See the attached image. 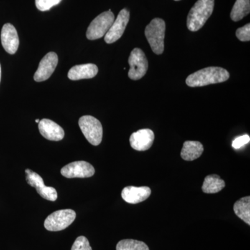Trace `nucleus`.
<instances>
[{
	"instance_id": "nucleus-12",
	"label": "nucleus",
	"mask_w": 250,
	"mask_h": 250,
	"mask_svg": "<svg viewBox=\"0 0 250 250\" xmlns=\"http://www.w3.org/2000/svg\"><path fill=\"white\" fill-rule=\"evenodd\" d=\"M154 141V134L149 129H140L130 136L131 147L137 151H146L152 147Z\"/></svg>"
},
{
	"instance_id": "nucleus-13",
	"label": "nucleus",
	"mask_w": 250,
	"mask_h": 250,
	"mask_svg": "<svg viewBox=\"0 0 250 250\" xmlns=\"http://www.w3.org/2000/svg\"><path fill=\"white\" fill-rule=\"evenodd\" d=\"M1 45L7 53L14 54L19 47V38L14 25L6 23L3 26L1 32Z\"/></svg>"
},
{
	"instance_id": "nucleus-19",
	"label": "nucleus",
	"mask_w": 250,
	"mask_h": 250,
	"mask_svg": "<svg viewBox=\"0 0 250 250\" xmlns=\"http://www.w3.org/2000/svg\"><path fill=\"white\" fill-rule=\"evenodd\" d=\"M235 214L248 225H250V197L240 199L234 204Z\"/></svg>"
},
{
	"instance_id": "nucleus-24",
	"label": "nucleus",
	"mask_w": 250,
	"mask_h": 250,
	"mask_svg": "<svg viewBox=\"0 0 250 250\" xmlns=\"http://www.w3.org/2000/svg\"><path fill=\"white\" fill-rule=\"evenodd\" d=\"M236 37L240 41L243 42L250 41V23L247 24L244 27L239 28L237 29L236 32Z\"/></svg>"
},
{
	"instance_id": "nucleus-4",
	"label": "nucleus",
	"mask_w": 250,
	"mask_h": 250,
	"mask_svg": "<svg viewBox=\"0 0 250 250\" xmlns=\"http://www.w3.org/2000/svg\"><path fill=\"white\" fill-rule=\"evenodd\" d=\"M115 21L114 14L108 10L106 12L99 15L90 23L86 31V37L88 40H97L106 35Z\"/></svg>"
},
{
	"instance_id": "nucleus-3",
	"label": "nucleus",
	"mask_w": 250,
	"mask_h": 250,
	"mask_svg": "<svg viewBox=\"0 0 250 250\" xmlns=\"http://www.w3.org/2000/svg\"><path fill=\"white\" fill-rule=\"evenodd\" d=\"M166 23L161 18H154L146 27L145 34L154 54L159 55L164 51Z\"/></svg>"
},
{
	"instance_id": "nucleus-21",
	"label": "nucleus",
	"mask_w": 250,
	"mask_h": 250,
	"mask_svg": "<svg viewBox=\"0 0 250 250\" xmlns=\"http://www.w3.org/2000/svg\"><path fill=\"white\" fill-rule=\"evenodd\" d=\"M116 250H149L144 242L133 239H125L118 242Z\"/></svg>"
},
{
	"instance_id": "nucleus-8",
	"label": "nucleus",
	"mask_w": 250,
	"mask_h": 250,
	"mask_svg": "<svg viewBox=\"0 0 250 250\" xmlns=\"http://www.w3.org/2000/svg\"><path fill=\"white\" fill-rule=\"evenodd\" d=\"M25 172L27 174L26 180L28 184H29L31 187L35 188L36 191L41 197L49 201L54 202L57 200L58 194L56 189L52 187H46L44 184L43 179L39 174L30 169H27Z\"/></svg>"
},
{
	"instance_id": "nucleus-2",
	"label": "nucleus",
	"mask_w": 250,
	"mask_h": 250,
	"mask_svg": "<svg viewBox=\"0 0 250 250\" xmlns=\"http://www.w3.org/2000/svg\"><path fill=\"white\" fill-rule=\"evenodd\" d=\"M214 0H198L192 6L187 18L189 30L197 31L201 29L214 9Z\"/></svg>"
},
{
	"instance_id": "nucleus-18",
	"label": "nucleus",
	"mask_w": 250,
	"mask_h": 250,
	"mask_svg": "<svg viewBox=\"0 0 250 250\" xmlns=\"http://www.w3.org/2000/svg\"><path fill=\"white\" fill-rule=\"evenodd\" d=\"M225 187V181L217 174H210L205 177L202 189L205 193L213 194L221 191Z\"/></svg>"
},
{
	"instance_id": "nucleus-9",
	"label": "nucleus",
	"mask_w": 250,
	"mask_h": 250,
	"mask_svg": "<svg viewBox=\"0 0 250 250\" xmlns=\"http://www.w3.org/2000/svg\"><path fill=\"white\" fill-rule=\"evenodd\" d=\"M93 166L84 161H75L62 167L61 173L66 178H87L94 175Z\"/></svg>"
},
{
	"instance_id": "nucleus-23",
	"label": "nucleus",
	"mask_w": 250,
	"mask_h": 250,
	"mask_svg": "<svg viewBox=\"0 0 250 250\" xmlns=\"http://www.w3.org/2000/svg\"><path fill=\"white\" fill-rule=\"evenodd\" d=\"M71 250H92L88 240L85 236H79L72 245Z\"/></svg>"
},
{
	"instance_id": "nucleus-27",
	"label": "nucleus",
	"mask_w": 250,
	"mask_h": 250,
	"mask_svg": "<svg viewBox=\"0 0 250 250\" xmlns=\"http://www.w3.org/2000/svg\"><path fill=\"white\" fill-rule=\"evenodd\" d=\"M39 122H40V120H39V119H36V123H39Z\"/></svg>"
},
{
	"instance_id": "nucleus-26",
	"label": "nucleus",
	"mask_w": 250,
	"mask_h": 250,
	"mask_svg": "<svg viewBox=\"0 0 250 250\" xmlns=\"http://www.w3.org/2000/svg\"><path fill=\"white\" fill-rule=\"evenodd\" d=\"M1 65H0V81H1Z\"/></svg>"
},
{
	"instance_id": "nucleus-5",
	"label": "nucleus",
	"mask_w": 250,
	"mask_h": 250,
	"mask_svg": "<svg viewBox=\"0 0 250 250\" xmlns=\"http://www.w3.org/2000/svg\"><path fill=\"white\" fill-rule=\"evenodd\" d=\"M79 125L85 139L93 146H98L102 142L103 129L101 123L91 116L80 118Z\"/></svg>"
},
{
	"instance_id": "nucleus-28",
	"label": "nucleus",
	"mask_w": 250,
	"mask_h": 250,
	"mask_svg": "<svg viewBox=\"0 0 250 250\" xmlns=\"http://www.w3.org/2000/svg\"><path fill=\"white\" fill-rule=\"evenodd\" d=\"M174 1H179V0H174Z\"/></svg>"
},
{
	"instance_id": "nucleus-11",
	"label": "nucleus",
	"mask_w": 250,
	"mask_h": 250,
	"mask_svg": "<svg viewBox=\"0 0 250 250\" xmlns=\"http://www.w3.org/2000/svg\"><path fill=\"white\" fill-rule=\"evenodd\" d=\"M58 64V56L55 52H51L46 54L41 61L34 79L36 82H41L48 80L53 74Z\"/></svg>"
},
{
	"instance_id": "nucleus-7",
	"label": "nucleus",
	"mask_w": 250,
	"mask_h": 250,
	"mask_svg": "<svg viewBox=\"0 0 250 250\" xmlns=\"http://www.w3.org/2000/svg\"><path fill=\"white\" fill-rule=\"evenodd\" d=\"M130 69L128 76L132 80H141L146 75L148 69V62L142 49L135 48L130 54Z\"/></svg>"
},
{
	"instance_id": "nucleus-25",
	"label": "nucleus",
	"mask_w": 250,
	"mask_h": 250,
	"mask_svg": "<svg viewBox=\"0 0 250 250\" xmlns=\"http://www.w3.org/2000/svg\"><path fill=\"white\" fill-rule=\"evenodd\" d=\"M250 141V137L249 135H243V136H239V137H237L236 139L233 140L232 147L236 149H240V148L249 143Z\"/></svg>"
},
{
	"instance_id": "nucleus-15",
	"label": "nucleus",
	"mask_w": 250,
	"mask_h": 250,
	"mask_svg": "<svg viewBox=\"0 0 250 250\" xmlns=\"http://www.w3.org/2000/svg\"><path fill=\"white\" fill-rule=\"evenodd\" d=\"M151 192L150 188L147 187H127L122 191V197L127 203L135 205L147 200Z\"/></svg>"
},
{
	"instance_id": "nucleus-17",
	"label": "nucleus",
	"mask_w": 250,
	"mask_h": 250,
	"mask_svg": "<svg viewBox=\"0 0 250 250\" xmlns=\"http://www.w3.org/2000/svg\"><path fill=\"white\" fill-rule=\"evenodd\" d=\"M204 152L203 145L199 141H186L184 143L181 156L184 160L191 161L198 159Z\"/></svg>"
},
{
	"instance_id": "nucleus-14",
	"label": "nucleus",
	"mask_w": 250,
	"mask_h": 250,
	"mask_svg": "<svg viewBox=\"0 0 250 250\" xmlns=\"http://www.w3.org/2000/svg\"><path fill=\"white\" fill-rule=\"evenodd\" d=\"M41 134L46 139L52 141H62L64 138V130L57 123L49 119H42L39 123Z\"/></svg>"
},
{
	"instance_id": "nucleus-16",
	"label": "nucleus",
	"mask_w": 250,
	"mask_h": 250,
	"mask_svg": "<svg viewBox=\"0 0 250 250\" xmlns=\"http://www.w3.org/2000/svg\"><path fill=\"white\" fill-rule=\"evenodd\" d=\"M98 72V67L95 64H82L72 67L69 70L67 77L73 81L92 79L96 76Z\"/></svg>"
},
{
	"instance_id": "nucleus-22",
	"label": "nucleus",
	"mask_w": 250,
	"mask_h": 250,
	"mask_svg": "<svg viewBox=\"0 0 250 250\" xmlns=\"http://www.w3.org/2000/svg\"><path fill=\"white\" fill-rule=\"evenodd\" d=\"M62 0H35L36 6L41 11H49L54 6H57Z\"/></svg>"
},
{
	"instance_id": "nucleus-20",
	"label": "nucleus",
	"mask_w": 250,
	"mask_h": 250,
	"mask_svg": "<svg viewBox=\"0 0 250 250\" xmlns=\"http://www.w3.org/2000/svg\"><path fill=\"white\" fill-rule=\"evenodd\" d=\"M250 12V0H236L233 9L231 10V20L234 22H238L241 21L243 18L248 16Z\"/></svg>"
},
{
	"instance_id": "nucleus-1",
	"label": "nucleus",
	"mask_w": 250,
	"mask_h": 250,
	"mask_svg": "<svg viewBox=\"0 0 250 250\" xmlns=\"http://www.w3.org/2000/svg\"><path fill=\"white\" fill-rule=\"evenodd\" d=\"M228 70L220 67H208L189 75L186 83L190 87H201L226 82L229 78Z\"/></svg>"
},
{
	"instance_id": "nucleus-10",
	"label": "nucleus",
	"mask_w": 250,
	"mask_h": 250,
	"mask_svg": "<svg viewBox=\"0 0 250 250\" xmlns=\"http://www.w3.org/2000/svg\"><path fill=\"white\" fill-rule=\"evenodd\" d=\"M129 11L127 9H124L121 11L116 21H114L109 30L104 36V41L106 43H113L121 39L129 22Z\"/></svg>"
},
{
	"instance_id": "nucleus-6",
	"label": "nucleus",
	"mask_w": 250,
	"mask_h": 250,
	"mask_svg": "<svg viewBox=\"0 0 250 250\" xmlns=\"http://www.w3.org/2000/svg\"><path fill=\"white\" fill-rule=\"evenodd\" d=\"M76 218V213L72 209L57 210L49 215L44 223L46 229L59 231L68 228Z\"/></svg>"
}]
</instances>
